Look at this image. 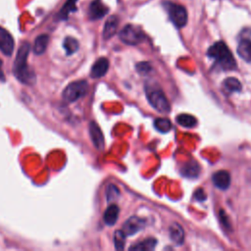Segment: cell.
I'll return each mask as SVG.
<instances>
[{
  "mask_svg": "<svg viewBox=\"0 0 251 251\" xmlns=\"http://www.w3.org/2000/svg\"><path fill=\"white\" fill-rule=\"evenodd\" d=\"M30 51V44L24 42L18 49L16 59L14 61L13 73L16 78L22 83L32 85L35 82V74L27 66V56Z\"/></svg>",
  "mask_w": 251,
  "mask_h": 251,
  "instance_id": "obj_1",
  "label": "cell"
},
{
  "mask_svg": "<svg viewBox=\"0 0 251 251\" xmlns=\"http://www.w3.org/2000/svg\"><path fill=\"white\" fill-rule=\"evenodd\" d=\"M207 55L213 58L216 63L225 71L233 70L236 67L235 60L226 44L223 41L214 43L207 51Z\"/></svg>",
  "mask_w": 251,
  "mask_h": 251,
  "instance_id": "obj_2",
  "label": "cell"
},
{
  "mask_svg": "<svg viewBox=\"0 0 251 251\" xmlns=\"http://www.w3.org/2000/svg\"><path fill=\"white\" fill-rule=\"evenodd\" d=\"M145 91H146V96L150 105L156 111L163 114H167L170 112L171 106H170L169 100L167 99L166 95L164 94L161 88H159L158 86L146 85Z\"/></svg>",
  "mask_w": 251,
  "mask_h": 251,
  "instance_id": "obj_3",
  "label": "cell"
},
{
  "mask_svg": "<svg viewBox=\"0 0 251 251\" xmlns=\"http://www.w3.org/2000/svg\"><path fill=\"white\" fill-rule=\"evenodd\" d=\"M88 89V83L86 80H75L69 83L62 93V97L65 102L73 103L82 97Z\"/></svg>",
  "mask_w": 251,
  "mask_h": 251,
  "instance_id": "obj_4",
  "label": "cell"
},
{
  "mask_svg": "<svg viewBox=\"0 0 251 251\" xmlns=\"http://www.w3.org/2000/svg\"><path fill=\"white\" fill-rule=\"evenodd\" d=\"M164 7L168 11L173 24L177 27H182L187 23V12L184 7L169 1L164 2Z\"/></svg>",
  "mask_w": 251,
  "mask_h": 251,
  "instance_id": "obj_5",
  "label": "cell"
},
{
  "mask_svg": "<svg viewBox=\"0 0 251 251\" xmlns=\"http://www.w3.org/2000/svg\"><path fill=\"white\" fill-rule=\"evenodd\" d=\"M120 39L128 45H136L144 39L142 29L134 25H126L120 31Z\"/></svg>",
  "mask_w": 251,
  "mask_h": 251,
  "instance_id": "obj_6",
  "label": "cell"
},
{
  "mask_svg": "<svg viewBox=\"0 0 251 251\" xmlns=\"http://www.w3.org/2000/svg\"><path fill=\"white\" fill-rule=\"evenodd\" d=\"M145 226V221L143 219H140L136 216L128 218L124 226H123V231L126 236H131L135 234L137 231H139L141 228H143Z\"/></svg>",
  "mask_w": 251,
  "mask_h": 251,
  "instance_id": "obj_7",
  "label": "cell"
},
{
  "mask_svg": "<svg viewBox=\"0 0 251 251\" xmlns=\"http://www.w3.org/2000/svg\"><path fill=\"white\" fill-rule=\"evenodd\" d=\"M0 50L6 56H11L14 51V39L2 26H0Z\"/></svg>",
  "mask_w": 251,
  "mask_h": 251,
  "instance_id": "obj_8",
  "label": "cell"
},
{
  "mask_svg": "<svg viewBox=\"0 0 251 251\" xmlns=\"http://www.w3.org/2000/svg\"><path fill=\"white\" fill-rule=\"evenodd\" d=\"M89 135L95 148L97 150H102L104 148V136L101 128L95 122L89 124Z\"/></svg>",
  "mask_w": 251,
  "mask_h": 251,
  "instance_id": "obj_9",
  "label": "cell"
},
{
  "mask_svg": "<svg viewBox=\"0 0 251 251\" xmlns=\"http://www.w3.org/2000/svg\"><path fill=\"white\" fill-rule=\"evenodd\" d=\"M108 7L101 0H93L88 9V16L91 20H99L108 13Z\"/></svg>",
  "mask_w": 251,
  "mask_h": 251,
  "instance_id": "obj_10",
  "label": "cell"
},
{
  "mask_svg": "<svg viewBox=\"0 0 251 251\" xmlns=\"http://www.w3.org/2000/svg\"><path fill=\"white\" fill-rule=\"evenodd\" d=\"M109 69V61L107 58H99L95 61V63L91 67L90 76L92 78H99L102 77Z\"/></svg>",
  "mask_w": 251,
  "mask_h": 251,
  "instance_id": "obj_11",
  "label": "cell"
},
{
  "mask_svg": "<svg viewBox=\"0 0 251 251\" xmlns=\"http://www.w3.org/2000/svg\"><path fill=\"white\" fill-rule=\"evenodd\" d=\"M212 180L216 187L225 190L230 184V176L226 171H218L213 175Z\"/></svg>",
  "mask_w": 251,
  "mask_h": 251,
  "instance_id": "obj_12",
  "label": "cell"
},
{
  "mask_svg": "<svg viewBox=\"0 0 251 251\" xmlns=\"http://www.w3.org/2000/svg\"><path fill=\"white\" fill-rule=\"evenodd\" d=\"M119 25V18L117 16H111L107 19L104 28H103V38L109 39L111 38L117 31Z\"/></svg>",
  "mask_w": 251,
  "mask_h": 251,
  "instance_id": "obj_13",
  "label": "cell"
},
{
  "mask_svg": "<svg viewBox=\"0 0 251 251\" xmlns=\"http://www.w3.org/2000/svg\"><path fill=\"white\" fill-rule=\"evenodd\" d=\"M237 53L245 62L251 64V40L248 38L241 39L237 46Z\"/></svg>",
  "mask_w": 251,
  "mask_h": 251,
  "instance_id": "obj_14",
  "label": "cell"
},
{
  "mask_svg": "<svg viewBox=\"0 0 251 251\" xmlns=\"http://www.w3.org/2000/svg\"><path fill=\"white\" fill-rule=\"evenodd\" d=\"M119 212H120V209L116 204L110 205L105 210L104 215H103V220H104L105 224L108 226L115 225L118 220V217H119Z\"/></svg>",
  "mask_w": 251,
  "mask_h": 251,
  "instance_id": "obj_15",
  "label": "cell"
},
{
  "mask_svg": "<svg viewBox=\"0 0 251 251\" xmlns=\"http://www.w3.org/2000/svg\"><path fill=\"white\" fill-rule=\"evenodd\" d=\"M170 237L176 243L180 245L184 240V231L178 224H173L170 226Z\"/></svg>",
  "mask_w": 251,
  "mask_h": 251,
  "instance_id": "obj_16",
  "label": "cell"
},
{
  "mask_svg": "<svg viewBox=\"0 0 251 251\" xmlns=\"http://www.w3.org/2000/svg\"><path fill=\"white\" fill-rule=\"evenodd\" d=\"M49 42V36L47 34H40L36 37L33 44V52L36 55H41L45 52Z\"/></svg>",
  "mask_w": 251,
  "mask_h": 251,
  "instance_id": "obj_17",
  "label": "cell"
},
{
  "mask_svg": "<svg viewBox=\"0 0 251 251\" xmlns=\"http://www.w3.org/2000/svg\"><path fill=\"white\" fill-rule=\"evenodd\" d=\"M157 240L155 238H147L139 243H136L129 247L130 250H136V251H150L153 250L156 246Z\"/></svg>",
  "mask_w": 251,
  "mask_h": 251,
  "instance_id": "obj_18",
  "label": "cell"
},
{
  "mask_svg": "<svg viewBox=\"0 0 251 251\" xmlns=\"http://www.w3.org/2000/svg\"><path fill=\"white\" fill-rule=\"evenodd\" d=\"M176 121L179 126L185 127H192L195 126L197 124L196 118L189 114H180L176 118Z\"/></svg>",
  "mask_w": 251,
  "mask_h": 251,
  "instance_id": "obj_19",
  "label": "cell"
},
{
  "mask_svg": "<svg viewBox=\"0 0 251 251\" xmlns=\"http://www.w3.org/2000/svg\"><path fill=\"white\" fill-rule=\"evenodd\" d=\"M181 173L183 176H187V177H195L198 176L199 173V166L196 162L194 161H190L189 163H186L182 170Z\"/></svg>",
  "mask_w": 251,
  "mask_h": 251,
  "instance_id": "obj_20",
  "label": "cell"
},
{
  "mask_svg": "<svg viewBox=\"0 0 251 251\" xmlns=\"http://www.w3.org/2000/svg\"><path fill=\"white\" fill-rule=\"evenodd\" d=\"M63 46H64V49H65L67 55H72V54H74L75 52L77 51L79 44H78V41L75 38L68 36L64 39Z\"/></svg>",
  "mask_w": 251,
  "mask_h": 251,
  "instance_id": "obj_21",
  "label": "cell"
},
{
  "mask_svg": "<svg viewBox=\"0 0 251 251\" xmlns=\"http://www.w3.org/2000/svg\"><path fill=\"white\" fill-rule=\"evenodd\" d=\"M224 87L230 93L237 92L241 90V83L240 81L235 77H227L224 81Z\"/></svg>",
  "mask_w": 251,
  "mask_h": 251,
  "instance_id": "obj_22",
  "label": "cell"
},
{
  "mask_svg": "<svg viewBox=\"0 0 251 251\" xmlns=\"http://www.w3.org/2000/svg\"><path fill=\"white\" fill-rule=\"evenodd\" d=\"M154 126L155 128L163 133L168 132L172 128V123L169 119L166 118H158L154 121Z\"/></svg>",
  "mask_w": 251,
  "mask_h": 251,
  "instance_id": "obj_23",
  "label": "cell"
},
{
  "mask_svg": "<svg viewBox=\"0 0 251 251\" xmlns=\"http://www.w3.org/2000/svg\"><path fill=\"white\" fill-rule=\"evenodd\" d=\"M76 1L77 0H67L65 5L62 7V9L59 12V16L61 19H64V20L67 19L70 13L76 10V6H75Z\"/></svg>",
  "mask_w": 251,
  "mask_h": 251,
  "instance_id": "obj_24",
  "label": "cell"
},
{
  "mask_svg": "<svg viewBox=\"0 0 251 251\" xmlns=\"http://www.w3.org/2000/svg\"><path fill=\"white\" fill-rule=\"evenodd\" d=\"M126 234L123 230H116L114 233V243L117 250H122L126 243Z\"/></svg>",
  "mask_w": 251,
  "mask_h": 251,
  "instance_id": "obj_25",
  "label": "cell"
},
{
  "mask_svg": "<svg viewBox=\"0 0 251 251\" xmlns=\"http://www.w3.org/2000/svg\"><path fill=\"white\" fill-rule=\"evenodd\" d=\"M119 194H120V191H119V189L116 185H114V184L108 185V187L106 189V196H107L108 201H112L114 199H117Z\"/></svg>",
  "mask_w": 251,
  "mask_h": 251,
  "instance_id": "obj_26",
  "label": "cell"
},
{
  "mask_svg": "<svg viewBox=\"0 0 251 251\" xmlns=\"http://www.w3.org/2000/svg\"><path fill=\"white\" fill-rule=\"evenodd\" d=\"M151 66L148 62H140L136 65V70L139 74H142V75H146L148 74L149 72H151Z\"/></svg>",
  "mask_w": 251,
  "mask_h": 251,
  "instance_id": "obj_27",
  "label": "cell"
},
{
  "mask_svg": "<svg viewBox=\"0 0 251 251\" xmlns=\"http://www.w3.org/2000/svg\"><path fill=\"white\" fill-rule=\"evenodd\" d=\"M194 197L198 201H204L206 199V194H205V192H204V190L202 188H198L194 192Z\"/></svg>",
  "mask_w": 251,
  "mask_h": 251,
  "instance_id": "obj_28",
  "label": "cell"
},
{
  "mask_svg": "<svg viewBox=\"0 0 251 251\" xmlns=\"http://www.w3.org/2000/svg\"><path fill=\"white\" fill-rule=\"evenodd\" d=\"M0 80H2V81L5 80V75H4V72L2 69V61L1 60H0Z\"/></svg>",
  "mask_w": 251,
  "mask_h": 251,
  "instance_id": "obj_29",
  "label": "cell"
}]
</instances>
